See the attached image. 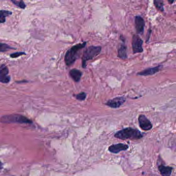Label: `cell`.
Here are the masks:
<instances>
[{
  "label": "cell",
  "instance_id": "obj_1",
  "mask_svg": "<svg viewBox=\"0 0 176 176\" xmlns=\"http://www.w3.org/2000/svg\"><path fill=\"white\" fill-rule=\"evenodd\" d=\"M87 42L77 44L67 51L65 56V61L66 65L70 66L75 63L80 56V51L86 46Z\"/></svg>",
  "mask_w": 176,
  "mask_h": 176
},
{
  "label": "cell",
  "instance_id": "obj_2",
  "mask_svg": "<svg viewBox=\"0 0 176 176\" xmlns=\"http://www.w3.org/2000/svg\"><path fill=\"white\" fill-rule=\"evenodd\" d=\"M114 136L122 140H138L143 137V135L138 129L128 127L117 132Z\"/></svg>",
  "mask_w": 176,
  "mask_h": 176
},
{
  "label": "cell",
  "instance_id": "obj_3",
  "mask_svg": "<svg viewBox=\"0 0 176 176\" xmlns=\"http://www.w3.org/2000/svg\"><path fill=\"white\" fill-rule=\"evenodd\" d=\"M0 121L4 124H27L33 123L32 121L26 117L19 114L4 115L0 118Z\"/></svg>",
  "mask_w": 176,
  "mask_h": 176
},
{
  "label": "cell",
  "instance_id": "obj_4",
  "mask_svg": "<svg viewBox=\"0 0 176 176\" xmlns=\"http://www.w3.org/2000/svg\"><path fill=\"white\" fill-rule=\"evenodd\" d=\"M101 47L91 45L86 48L83 52L82 56V67L85 68L86 67V61L92 60L94 57L98 56L101 51Z\"/></svg>",
  "mask_w": 176,
  "mask_h": 176
},
{
  "label": "cell",
  "instance_id": "obj_5",
  "mask_svg": "<svg viewBox=\"0 0 176 176\" xmlns=\"http://www.w3.org/2000/svg\"><path fill=\"white\" fill-rule=\"evenodd\" d=\"M143 44V40H141L138 35L135 34L133 35L132 45L133 52L134 54L143 52L144 51V49L142 47Z\"/></svg>",
  "mask_w": 176,
  "mask_h": 176
},
{
  "label": "cell",
  "instance_id": "obj_6",
  "mask_svg": "<svg viewBox=\"0 0 176 176\" xmlns=\"http://www.w3.org/2000/svg\"><path fill=\"white\" fill-rule=\"evenodd\" d=\"M126 98L124 96L117 97L110 99L105 103V105L113 109H117L121 106L125 102Z\"/></svg>",
  "mask_w": 176,
  "mask_h": 176
},
{
  "label": "cell",
  "instance_id": "obj_7",
  "mask_svg": "<svg viewBox=\"0 0 176 176\" xmlns=\"http://www.w3.org/2000/svg\"><path fill=\"white\" fill-rule=\"evenodd\" d=\"M138 122L140 128L144 131H149L152 128V125L145 115L141 114L138 116Z\"/></svg>",
  "mask_w": 176,
  "mask_h": 176
},
{
  "label": "cell",
  "instance_id": "obj_8",
  "mask_svg": "<svg viewBox=\"0 0 176 176\" xmlns=\"http://www.w3.org/2000/svg\"><path fill=\"white\" fill-rule=\"evenodd\" d=\"M8 67L5 65L0 66V82L2 83H8L10 81V77L8 75Z\"/></svg>",
  "mask_w": 176,
  "mask_h": 176
},
{
  "label": "cell",
  "instance_id": "obj_9",
  "mask_svg": "<svg viewBox=\"0 0 176 176\" xmlns=\"http://www.w3.org/2000/svg\"><path fill=\"white\" fill-rule=\"evenodd\" d=\"M134 23L137 33L141 35L143 34L144 32V28L145 26V22L144 19L141 16H136Z\"/></svg>",
  "mask_w": 176,
  "mask_h": 176
},
{
  "label": "cell",
  "instance_id": "obj_10",
  "mask_svg": "<svg viewBox=\"0 0 176 176\" xmlns=\"http://www.w3.org/2000/svg\"><path fill=\"white\" fill-rule=\"evenodd\" d=\"M163 68V66L158 65L154 67H150L146 69L145 70L137 73L138 76H151L156 74L160 71Z\"/></svg>",
  "mask_w": 176,
  "mask_h": 176
},
{
  "label": "cell",
  "instance_id": "obj_11",
  "mask_svg": "<svg viewBox=\"0 0 176 176\" xmlns=\"http://www.w3.org/2000/svg\"><path fill=\"white\" fill-rule=\"evenodd\" d=\"M129 148V146L125 144L120 143V144H113L109 147V151L113 153H118L122 151H125Z\"/></svg>",
  "mask_w": 176,
  "mask_h": 176
},
{
  "label": "cell",
  "instance_id": "obj_12",
  "mask_svg": "<svg viewBox=\"0 0 176 176\" xmlns=\"http://www.w3.org/2000/svg\"><path fill=\"white\" fill-rule=\"evenodd\" d=\"M158 169L162 176H170L173 169L172 167L164 166L163 165H160Z\"/></svg>",
  "mask_w": 176,
  "mask_h": 176
},
{
  "label": "cell",
  "instance_id": "obj_13",
  "mask_svg": "<svg viewBox=\"0 0 176 176\" xmlns=\"http://www.w3.org/2000/svg\"><path fill=\"white\" fill-rule=\"evenodd\" d=\"M127 47L125 44V41H123V44H121L118 50V57L119 58L125 60L128 57L127 55Z\"/></svg>",
  "mask_w": 176,
  "mask_h": 176
},
{
  "label": "cell",
  "instance_id": "obj_14",
  "mask_svg": "<svg viewBox=\"0 0 176 176\" xmlns=\"http://www.w3.org/2000/svg\"><path fill=\"white\" fill-rule=\"evenodd\" d=\"M69 74L74 81L78 82L81 80L82 76V72L77 69H72L69 72Z\"/></svg>",
  "mask_w": 176,
  "mask_h": 176
},
{
  "label": "cell",
  "instance_id": "obj_15",
  "mask_svg": "<svg viewBox=\"0 0 176 176\" xmlns=\"http://www.w3.org/2000/svg\"><path fill=\"white\" fill-rule=\"evenodd\" d=\"M12 13H13L12 12H9L8 10H0V23L3 24L5 22L6 17L12 15Z\"/></svg>",
  "mask_w": 176,
  "mask_h": 176
},
{
  "label": "cell",
  "instance_id": "obj_16",
  "mask_svg": "<svg viewBox=\"0 0 176 176\" xmlns=\"http://www.w3.org/2000/svg\"><path fill=\"white\" fill-rule=\"evenodd\" d=\"M154 3V6H156V8L160 10L161 12H163L164 11V3L162 1H157L156 0L153 1Z\"/></svg>",
  "mask_w": 176,
  "mask_h": 176
},
{
  "label": "cell",
  "instance_id": "obj_17",
  "mask_svg": "<svg viewBox=\"0 0 176 176\" xmlns=\"http://www.w3.org/2000/svg\"><path fill=\"white\" fill-rule=\"evenodd\" d=\"M13 49H15V48L10 47L7 44L0 42V52H3L8 51L9 50Z\"/></svg>",
  "mask_w": 176,
  "mask_h": 176
},
{
  "label": "cell",
  "instance_id": "obj_18",
  "mask_svg": "<svg viewBox=\"0 0 176 176\" xmlns=\"http://www.w3.org/2000/svg\"><path fill=\"white\" fill-rule=\"evenodd\" d=\"M74 96L78 100L84 101L86 99V93L84 92H81L77 95H74Z\"/></svg>",
  "mask_w": 176,
  "mask_h": 176
},
{
  "label": "cell",
  "instance_id": "obj_19",
  "mask_svg": "<svg viewBox=\"0 0 176 176\" xmlns=\"http://www.w3.org/2000/svg\"><path fill=\"white\" fill-rule=\"evenodd\" d=\"M12 2L14 4L16 5L17 6H18L19 8H21L24 9L26 7V5H25V3H24V2L23 1H12Z\"/></svg>",
  "mask_w": 176,
  "mask_h": 176
},
{
  "label": "cell",
  "instance_id": "obj_20",
  "mask_svg": "<svg viewBox=\"0 0 176 176\" xmlns=\"http://www.w3.org/2000/svg\"><path fill=\"white\" fill-rule=\"evenodd\" d=\"M24 55H26V53L24 52H18L13 53L10 54V56L12 58H17L20 56H24Z\"/></svg>",
  "mask_w": 176,
  "mask_h": 176
},
{
  "label": "cell",
  "instance_id": "obj_21",
  "mask_svg": "<svg viewBox=\"0 0 176 176\" xmlns=\"http://www.w3.org/2000/svg\"><path fill=\"white\" fill-rule=\"evenodd\" d=\"M3 168V164L1 161H0V170Z\"/></svg>",
  "mask_w": 176,
  "mask_h": 176
},
{
  "label": "cell",
  "instance_id": "obj_22",
  "mask_svg": "<svg viewBox=\"0 0 176 176\" xmlns=\"http://www.w3.org/2000/svg\"><path fill=\"white\" fill-rule=\"evenodd\" d=\"M168 3H170V4H172L174 2V1H169V0H168Z\"/></svg>",
  "mask_w": 176,
  "mask_h": 176
}]
</instances>
